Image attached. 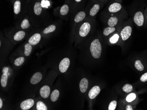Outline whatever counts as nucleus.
<instances>
[{
  "mask_svg": "<svg viewBox=\"0 0 147 110\" xmlns=\"http://www.w3.org/2000/svg\"><path fill=\"white\" fill-rule=\"evenodd\" d=\"M119 22V18L116 16H112L108 18V25L111 27H115L117 25Z\"/></svg>",
  "mask_w": 147,
  "mask_h": 110,
  "instance_id": "4468645a",
  "label": "nucleus"
},
{
  "mask_svg": "<svg viewBox=\"0 0 147 110\" xmlns=\"http://www.w3.org/2000/svg\"><path fill=\"white\" fill-rule=\"evenodd\" d=\"M40 94L43 98H47L50 95V88L48 85H44L40 89Z\"/></svg>",
  "mask_w": 147,
  "mask_h": 110,
  "instance_id": "9d476101",
  "label": "nucleus"
},
{
  "mask_svg": "<svg viewBox=\"0 0 147 110\" xmlns=\"http://www.w3.org/2000/svg\"><path fill=\"white\" fill-rule=\"evenodd\" d=\"M34 104V101L32 99H28L21 103L20 105L21 109L23 110H28L31 108Z\"/></svg>",
  "mask_w": 147,
  "mask_h": 110,
  "instance_id": "0eeeda50",
  "label": "nucleus"
},
{
  "mask_svg": "<svg viewBox=\"0 0 147 110\" xmlns=\"http://www.w3.org/2000/svg\"><path fill=\"white\" fill-rule=\"evenodd\" d=\"M134 66L136 69L139 71H142L144 69V67L140 60H136L134 64Z\"/></svg>",
  "mask_w": 147,
  "mask_h": 110,
  "instance_id": "bb28decb",
  "label": "nucleus"
},
{
  "mask_svg": "<svg viewBox=\"0 0 147 110\" xmlns=\"http://www.w3.org/2000/svg\"><path fill=\"white\" fill-rule=\"evenodd\" d=\"M74 1H75L76 3H80L81 2V1H82V0H74Z\"/></svg>",
  "mask_w": 147,
  "mask_h": 110,
  "instance_id": "e433bc0d",
  "label": "nucleus"
},
{
  "mask_svg": "<svg viewBox=\"0 0 147 110\" xmlns=\"http://www.w3.org/2000/svg\"><path fill=\"white\" fill-rule=\"evenodd\" d=\"M117 106V102L115 101H113L110 103L108 106V110H115Z\"/></svg>",
  "mask_w": 147,
  "mask_h": 110,
  "instance_id": "2f4dec72",
  "label": "nucleus"
},
{
  "mask_svg": "<svg viewBox=\"0 0 147 110\" xmlns=\"http://www.w3.org/2000/svg\"><path fill=\"white\" fill-rule=\"evenodd\" d=\"M133 21L138 26H142L144 25L145 18L143 13L140 11L136 12L133 17Z\"/></svg>",
  "mask_w": 147,
  "mask_h": 110,
  "instance_id": "39448f33",
  "label": "nucleus"
},
{
  "mask_svg": "<svg viewBox=\"0 0 147 110\" xmlns=\"http://www.w3.org/2000/svg\"><path fill=\"white\" fill-rule=\"evenodd\" d=\"M25 32L24 31H20L16 32L13 37L15 40L18 41L22 40L25 37Z\"/></svg>",
  "mask_w": 147,
  "mask_h": 110,
  "instance_id": "6ab92c4d",
  "label": "nucleus"
},
{
  "mask_svg": "<svg viewBox=\"0 0 147 110\" xmlns=\"http://www.w3.org/2000/svg\"><path fill=\"white\" fill-rule=\"evenodd\" d=\"M56 28V27L55 25H50L44 30L43 33L44 34H50V33L53 32L55 31Z\"/></svg>",
  "mask_w": 147,
  "mask_h": 110,
  "instance_id": "cd10ccee",
  "label": "nucleus"
},
{
  "mask_svg": "<svg viewBox=\"0 0 147 110\" xmlns=\"http://www.w3.org/2000/svg\"><path fill=\"white\" fill-rule=\"evenodd\" d=\"M88 81L86 78H83L79 83L80 90L82 93H85L88 88Z\"/></svg>",
  "mask_w": 147,
  "mask_h": 110,
  "instance_id": "ddd939ff",
  "label": "nucleus"
},
{
  "mask_svg": "<svg viewBox=\"0 0 147 110\" xmlns=\"http://www.w3.org/2000/svg\"><path fill=\"white\" fill-rule=\"evenodd\" d=\"M133 89V87L131 85L129 84H125L122 87V90L126 93H130Z\"/></svg>",
  "mask_w": 147,
  "mask_h": 110,
  "instance_id": "c85d7f7f",
  "label": "nucleus"
},
{
  "mask_svg": "<svg viewBox=\"0 0 147 110\" xmlns=\"http://www.w3.org/2000/svg\"><path fill=\"white\" fill-rule=\"evenodd\" d=\"M31 44H30L29 43L28 44H25L24 46V55L26 56H29L31 54V51H32V47L31 46Z\"/></svg>",
  "mask_w": 147,
  "mask_h": 110,
  "instance_id": "5701e85b",
  "label": "nucleus"
},
{
  "mask_svg": "<svg viewBox=\"0 0 147 110\" xmlns=\"http://www.w3.org/2000/svg\"><path fill=\"white\" fill-rule=\"evenodd\" d=\"M98 1H101L102 2L104 3H105L108 1V0H98Z\"/></svg>",
  "mask_w": 147,
  "mask_h": 110,
  "instance_id": "c9c22d12",
  "label": "nucleus"
},
{
  "mask_svg": "<svg viewBox=\"0 0 147 110\" xmlns=\"http://www.w3.org/2000/svg\"><path fill=\"white\" fill-rule=\"evenodd\" d=\"M59 96H60V91L58 89L54 90L51 93V97H50L51 101L54 102L57 101V100L59 98Z\"/></svg>",
  "mask_w": 147,
  "mask_h": 110,
  "instance_id": "aec40b11",
  "label": "nucleus"
},
{
  "mask_svg": "<svg viewBox=\"0 0 147 110\" xmlns=\"http://www.w3.org/2000/svg\"><path fill=\"white\" fill-rule=\"evenodd\" d=\"M70 65V60L68 58H65L59 64V69L61 73H64L68 70Z\"/></svg>",
  "mask_w": 147,
  "mask_h": 110,
  "instance_id": "423d86ee",
  "label": "nucleus"
},
{
  "mask_svg": "<svg viewBox=\"0 0 147 110\" xmlns=\"http://www.w3.org/2000/svg\"><path fill=\"white\" fill-rule=\"evenodd\" d=\"M41 39V36L40 34L36 33L30 38L28 40V43L30 44H31V45H36L40 41Z\"/></svg>",
  "mask_w": 147,
  "mask_h": 110,
  "instance_id": "9b49d317",
  "label": "nucleus"
},
{
  "mask_svg": "<svg viewBox=\"0 0 147 110\" xmlns=\"http://www.w3.org/2000/svg\"><path fill=\"white\" fill-rule=\"evenodd\" d=\"M140 80L142 82H145L147 81V73H145V74L141 76Z\"/></svg>",
  "mask_w": 147,
  "mask_h": 110,
  "instance_id": "473e14b6",
  "label": "nucleus"
},
{
  "mask_svg": "<svg viewBox=\"0 0 147 110\" xmlns=\"http://www.w3.org/2000/svg\"><path fill=\"white\" fill-rule=\"evenodd\" d=\"M91 30V24L88 22H84L80 27L78 34L81 37L87 36Z\"/></svg>",
  "mask_w": 147,
  "mask_h": 110,
  "instance_id": "20e7f679",
  "label": "nucleus"
},
{
  "mask_svg": "<svg viewBox=\"0 0 147 110\" xmlns=\"http://www.w3.org/2000/svg\"><path fill=\"white\" fill-rule=\"evenodd\" d=\"M132 32V28L130 25L126 26L122 29L120 32V36L121 40L125 41L130 37Z\"/></svg>",
  "mask_w": 147,
  "mask_h": 110,
  "instance_id": "7ed1b4c3",
  "label": "nucleus"
},
{
  "mask_svg": "<svg viewBox=\"0 0 147 110\" xmlns=\"http://www.w3.org/2000/svg\"><path fill=\"white\" fill-rule=\"evenodd\" d=\"M100 92V87L97 85H96L93 87L88 93V97L91 99H94L97 97Z\"/></svg>",
  "mask_w": 147,
  "mask_h": 110,
  "instance_id": "1a4fd4ad",
  "label": "nucleus"
},
{
  "mask_svg": "<svg viewBox=\"0 0 147 110\" xmlns=\"http://www.w3.org/2000/svg\"><path fill=\"white\" fill-rule=\"evenodd\" d=\"M69 11V7L67 4H64L61 7L60 10V13L62 16H65L68 14Z\"/></svg>",
  "mask_w": 147,
  "mask_h": 110,
  "instance_id": "b1692460",
  "label": "nucleus"
},
{
  "mask_svg": "<svg viewBox=\"0 0 147 110\" xmlns=\"http://www.w3.org/2000/svg\"><path fill=\"white\" fill-rule=\"evenodd\" d=\"M21 10V3L19 1H15L14 4V12L15 14H18Z\"/></svg>",
  "mask_w": 147,
  "mask_h": 110,
  "instance_id": "4be33fe9",
  "label": "nucleus"
},
{
  "mask_svg": "<svg viewBox=\"0 0 147 110\" xmlns=\"http://www.w3.org/2000/svg\"><path fill=\"white\" fill-rule=\"evenodd\" d=\"M120 35L117 33H115L110 37L109 39V42L111 44H115L118 43L120 39Z\"/></svg>",
  "mask_w": 147,
  "mask_h": 110,
  "instance_id": "412c9836",
  "label": "nucleus"
},
{
  "mask_svg": "<svg viewBox=\"0 0 147 110\" xmlns=\"http://www.w3.org/2000/svg\"><path fill=\"white\" fill-rule=\"evenodd\" d=\"M86 16V14L84 11H80L77 13L74 17V22L78 23L83 21Z\"/></svg>",
  "mask_w": 147,
  "mask_h": 110,
  "instance_id": "2eb2a0df",
  "label": "nucleus"
},
{
  "mask_svg": "<svg viewBox=\"0 0 147 110\" xmlns=\"http://www.w3.org/2000/svg\"><path fill=\"white\" fill-rule=\"evenodd\" d=\"M116 28L115 27L109 26L104 28L103 30V34L104 36H108L112 34L116 31Z\"/></svg>",
  "mask_w": 147,
  "mask_h": 110,
  "instance_id": "dca6fc26",
  "label": "nucleus"
},
{
  "mask_svg": "<svg viewBox=\"0 0 147 110\" xmlns=\"http://www.w3.org/2000/svg\"><path fill=\"white\" fill-rule=\"evenodd\" d=\"M113 1H118V2H119L120 3H122V1L123 0H113Z\"/></svg>",
  "mask_w": 147,
  "mask_h": 110,
  "instance_id": "4c0bfd02",
  "label": "nucleus"
},
{
  "mask_svg": "<svg viewBox=\"0 0 147 110\" xmlns=\"http://www.w3.org/2000/svg\"><path fill=\"white\" fill-rule=\"evenodd\" d=\"M133 108L130 105H127L126 107V110H133Z\"/></svg>",
  "mask_w": 147,
  "mask_h": 110,
  "instance_id": "72a5a7b5",
  "label": "nucleus"
},
{
  "mask_svg": "<svg viewBox=\"0 0 147 110\" xmlns=\"http://www.w3.org/2000/svg\"><path fill=\"white\" fill-rule=\"evenodd\" d=\"M3 106V101L1 98H0V109H1Z\"/></svg>",
  "mask_w": 147,
  "mask_h": 110,
  "instance_id": "f704fd0d",
  "label": "nucleus"
},
{
  "mask_svg": "<svg viewBox=\"0 0 147 110\" xmlns=\"http://www.w3.org/2000/svg\"><path fill=\"white\" fill-rule=\"evenodd\" d=\"M102 4H105V3L100 1V3H95L94 4V5L92 6V7L90 10V12H89L90 16L92 17L96 16L100 10V9L101 8V5Z\"/></svg>",
  "mask_w": 147,
  "mask_h": 110,
  "instance_id": "6e6552de",
  "label": "nucleus"
},
{
  "mask_svg": "<svg viewBox=\"0 0 147 110\" xmlns=\"http://www.w3.org/2000/svg\"><path fill=\"white\" fill-rule=\"evenodd\" d=\"M146 17H147V16H146Z\"/></svg>",
  "mask_w": 147,
  "mask_h": 110,
  "instance_id": "58836bf2",
  "label": "nucleus"
},
{
  "mask_svg": "<svg viewBox=\"0 0 147 110\" xmlns=\"http://www.w3.org/2000/svg\"><path fill=\"white\" fill-rule=\"evenodd\" d=\"M30 26V24L29 23L28 20L27 19H24V20L22 21V22L21 24V27L22 28L25 30L28 28Z\"/></svg>",
  "mask_w": 147,
  "mask_h": 110,
  "instance_id": "c756f323",
  "label": "nucleus"
},
{
  "mask_svg": "<svg viewBox=\"0 0 147 110\" xmlns=\"http://www.w3.org/2000/svg\"><path fill=\"white\" fill-rule=\"evenodd\" d=\"M136 98V95L134 93H131L126 97V101L128 102H131L134 101Z\"/></svg>",
  "mask_w": 147,
  "mask_h": 110,
  "instance_id": "7c9ffc66",
  "label": "nucleus"
},
{
  "mask_svg": "<svg viewBox=\"0 0 147 110\" xmlns=\"http://www.w3.org/2000/svg\"><path fill=\"white\" fill-rule=\"evenodd\" d=\"M37 110H47L48 108L46 104L41 101H38L36 104Z\"/></svg>",
  "mask_w": 147,
  "mask_h": 110,
  "instance_id": "393cba45",
  "label": "nucleus"
},
{
  "mask_svg": "<svg viewBox=\"0 0 147 110\" xmlns=\"http://www.w3.org/2000/svg\"><path fill=\"white\" fill-rule=\"evenodd\" d=\"M25 61V58L23 57H19L18 58H16L14 61V65L15 66H21L22 65Z\"/></svg>",
  "mask_w": 147,
  "mask_h": 110,
  "instance_id": "a878e982",
  "label": "nucleus"
},
{
  "mask_svg": "<svg viewBox=\"0 0 147 110\" xmlns=\"http://www.w3.org/2000/svg\"><path fill=\"white\" fill-rule=\"evenodd\" d=\"M42 79V73L40 72H37L34 73L31 77L30 82L33 85L38 84L40 82Z\"/></svg>",
  "mask_w": 147,
  "mask_h": 110,
  "instance_id": "f8f14e48",
  "label": "nucleus"
},
{
  "mask_svg": "<svg viewBox=\"0 0 147 110\" xmlns=\"http://www.w3.org/2000/svg\"><path fill=\"white\" fill-rule=\"evenodd\" d=\"M42 8L41 3L39 2L36 3L34 7V12L35 15L37 16H39L42 13Z\"/></svg>",
  "mask_w": 147,
  "mask_h": 110,
  "instance_id": "f3484780",
  "label": "nucleus"
},
{
  "mask_svg": "<svg viewBox=\"0 0 147 110\" xmlns=\"http://www.w3.org/2000/svg\"><path fill=\"white\" fill-rule=\"evenodd\" d=\"M123 8L122 3L113 1L108 6V11L109 13L115 14L122 10Z\"/></svg>",
  "mask_w": 147,
  "mask_h": 110,
  "instance_id": "f03ea898",
  "label": "nucleus"
},
{
  "mask_svg": "<svg viewBox=\"0 0 147 110\" xmlns=\"http://www.w3.org/2000/svg\"><path fill=\"white\" fill-rule=\"evenodd\" d=\"M101 44L99 39H95L92 40L90 45V51L92 57L95 59L100 58L101 54Z\"/></svg>",
  "mask_w": 147,
  "mask_h": 110,
  "instance_id": "f257e3e1",
  "label": "nucleus"
},
{
  "mask_svg": "<svg viewBox=\"0 0 147 110\" xmlns=\"http://www.w3.org/2000/svg\"><path fill=\"white\" fill-rule=\"evenodd\" d=\"M8 80V75L6 72H4L1 78V84L3 88H5L7 85Z\"/></svg>",
  "mask_w": 147,
  "mask_h": 110,
  "instance_id": "a211bd4d",
  "label": "nucleus"
}]
</instances>
